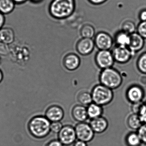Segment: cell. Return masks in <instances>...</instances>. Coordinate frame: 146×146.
Returning a JSON list of instances; mask_svg holds the SVG:
<instances>
[{
    "label": "cell",
    "mask_w": 146,
    "mask_h": 146,
    "mask_svg": "<svg viewBox=\"0 0 146 146\" xmlns=\"http://www.w3.org/2000/svg\"><path fill=\"white\" fill-rule=\"evenodd\" d=\"M75 8V0H52L49 7V12L53 18L64 19L73 14Z\"/></svg>",
    "instance_id": "1"
},
{
    "label": "cell",
    "mask_w": 146,
    "mask_h": 146,
    "mask_svg": "<svg viewBox=\"0 0 146 146\" xmlns=\"http://www.w3.org/2000/svg\"><path fill=\"white\" fill-rule=\"evenodd\" d=\"M50 121L46 117H35L29 122L28 129L32 135L37 139H43L50 131Z\"/></svg>",
    "instance_id": "2"
},
{
    "label": "cell",
    "mask_w": 146,
    "mask_h": 146,
    "mask_svg": "<svg viewBox=\"0 0 146 146\" xmlns=\"http://www.w3.org/2000/svg\"><path fill=\"white\" fill-rule=\"evenodd\" d=\"M100 80L101 84L111 90L119 87L122 82L120 73L111 67L102 70L100 75Z\"/></svg>",
    "instance_id": "3"
},
{
    "label": "cell",
    "mask_w": 146,
    "mask_h": 146,
    "mask_svg": "<svg viewBox=\"0 0 146 146\" xmlns=\"http://www.w3.org/2000/svg\"><path fill=\"white\" fill-rule=\"evenodd\" d=\"M93 102L100 106L107 105L113 98L112 90L100 84L94 87L92 91Z\"/></svg>",
    "instance_id": "4"
},
{
    "label": "cell",
    "mask_w": 146,
    "mask_h": 146,
    "mask_svg": "<svg viewBox=\"0 0 146 146\" xmlns=\"http://www.w3.org/2000/svg\"><path fill=\"white\" fill-rule=\"evenodd\" d=\"M74 128L76 138L79 140L89 143L94 139L95 133L90 124L86 123H80L76 125Z\"/></svg>",
    "instance_id": "5"
},
{
    "label": "cell",
    "mask_w": 146,
    "mask_h": 146,
    "mask_svg": "<svg viewBox=\"0 0 146 146\" xmlns=\"http://www.w3.org/2000/svg\"><path fill=\"white\" fill-rule=\"evenodd\" d=\"M95 61L97 66L102 69L111 67L115 61L110 50L99 51L95 55Z\"/></svg>",
    "instance_id": "6"
},
{
    "label": "cell",
    "mask_w": 146,
    "mask_h": 146,
    "mask_svg": "<svg viewBox=\"0 0 146 146\" xmlns=\"http://www.w3.org/2000/svg\"><path fill=\"white\" fill-rule=\"evenodd\" d=\"M94 41L95 46L99 50H110L114 43V39L111 35L104 31L97 33Z\"/></svg>",
    "instance_id": "7"
},
{
    "label": "cell",
    "mask_w": 146,
    "mask_h": 146,
    "mask_svg": "<svg viewBox=\"0 0 146 146\" xmlns=\"http://www.w3.org/2000/svg\"><path fill=\"white\" fill-rule=\"evenodd\" d=\"M76 133L75 128L71 126H63L58 133V139L64 146H70L76 141Z\"/></svg>",
    "instance_id": "8"
},
{
    "label": "cell",
    "mask_w": 146,
    "mask_h": 146,
    "mask_svg": "<svg viewBox=\"0 0 146 146\" xmlns=\"http://www.w3.org/2000/svg\"><path fill=\"white\" fill-rule=\"evenodd\" d=\"M111 52L115 61L120 63L128 62L134 55L128 47L126 46L116 45Z\"/></svg>",
    "instance_id": "9"
},
{
    "label": "cell",
    "mask_w": 146,
    "mask_h": 146,
    "mask_svg": "<svg viewBox=\"0 0 146 146\" xmlns=\"http://www.w3.org/2000/svg\"><path fill=\"white\" fill-rule=\"evenodd\" d=\"M95 46L94 41L92 39L82 38L76 43V49L80 55L86 56L92 52Z\"/></svg>",
    "instance_id": "10"
},
{
    "label": "cell",
    "mask_w": 146,
    "mask_h": 146,
    "mask_svg": "<svg viewBox=\"0 0 146 146\" xmlns=\"http://www.w3.org/2000/svg\"><path fill=\"white\" fill-rule=\"evenodd\" d=\"M145 43V39L138 33L135 32L130 35V43L128 48L135 55L143 49Z\"/></svg>",
    "instance_id": "11"
},
{
    "label": "cell",
    "mask_w": 146,
    "mask_h": 146,
    "mask_svg": "<svg viewBox=\"0 0 146 146\" xmlns=\"http://www.w3.org/2000/svg\"><path fill=\"white\" fill-rule=\"evenodd\" d=\"M45 115V117L51 122L60 121L64 117V112L61 107L53 105L48 108Z\"/></svg>",
    "instance_id": "12"
},
{
    "label": "cell",
    "mask_w": 146,
    "mask_h": 146,
    "mask_svg": "<svg viewBox=\"0 0 146 146\" xmlns=\"http://www.w3.org/2000/svg\"><path fill=\"white\" fill-rule=\"evenodd\" d=\"M80 64V59L76 54L69 53L65 56L63 59V64L66 69L73 71L77 69Z\"/></svg>",
    "instance_id": "13"
},
{
    "label": "cell",
    "mask_w": 146,
    "mask_h": 146,
    "mask_svg": "<svg viewBox=\"0 0 146 146\" xmlns=\"http://www.w3.org/2000/svg\"><path fill=\"white\" fill-rule=\"evenodd\" d=\"M89 124L94 133L98 134L104 133L108 127V121L102 116L92 119Z\"/></svg>",
    "instance_id": "14"
},
{
    "label": "cell",
    "mask_w": 146,
    "mask_h": 146,
    "mask_svg": "<svg viewBox=\"0 0 146 146\" xmlns=\"http://www.w3.org/2000/svg\"><path fill=\"white\" fill-rule=\"evenodd\" d=\"M127 94L128 99L133 104L141 102L144 97L143 90L138 86L131 87L128 90Z\"/></svg>",
    "instance_id": "15"
},
{
    "label": "cell",
    "mask_w": 146,
    "mask_h": 146,
    "mask_svg": "<svg viewBox=\"0 0 146 146\" xmlns=\"http://www.w3.org/2000/svg\"><path fill=\"white\" fill-rule=\"evenodd\" d=\"M73 118L80 123L84 122L88 118L87 108L82 105H77L73 108L72 111Z\"/></svg>",
    "instance_id": "16"
},
{
    "label": "cell",
    "mask_w": 146,
    "mask_h": 146,
    "mask_svg": "<svg viewBox=\"0 0 146 146\" xmlns=\"http://www.w3.org/2000/svg\"><path fill=\"white\" fill-rule=\"evenodd\" d=\"M15 39V33L12 28L4 27L0 29V42L10 44Z\"/></svg>",
    "instance_id": "17"
},
{
    "label": "cell",
    "mask_w": 146,
    "mask_h": 146,
    "mask_svg": "<svg viewBox=\"0 0 146 146\" xmlns=\"http://www.w3.org/2000/svg\"><path fill=\"white\" fill-rule=\"evenodd\" d=\"M130 40V35L121 30L115 33L114 41L117 46L128 47Z\"/></svg>",
    "instance_id": "18"
},
{
    "label": "cell",
    "mask_w": 146,
    "mask_h": 146,
    "mask_svg": "<svg viewBox=\"0 0 146 146\" xmlns=\"http://www.w3.org/2000/svg\"><path fill=\"white\" fill-rule=\"evenodd\" d=\"M87 110L88 117L91 119L101 117L103 112L102 106L94 103H92L88 106Z\"/></svg>",
    "instance_id": "19"
},
{
    "label": "cell",
    "mask_w": 146,
    "mask_h": 146,
    "mask_svg": "<svg viewBox=\"0 0 146 146\" xmlns=\"http://www.w3.org/2000/svg\"><path fill=\"white\" fill-rule=\"evenodd\" d=\"M15 5L13 0H0V13L3 14L10 13L14 9Z\"/></svg>",
    "instance_id": "20"
},
{
    "label": "cell",
    "mask_w": 146,
    "mask_h": 146,
    "mask_svg": "<svg viewBox=\"0 0 146 146\" xmlns=\"http://www.w3.org/2000/svg\"><path fill=\"white\" fill-rule=\"evenodd\" d=\"M95 33L94 27L90 24L83 25L80 30V34L82 38L92 39L94 37Z\"/></svg>",
    "instance_id": "21"
},
{
    "label": "cell",
    "mask_w": 146,
    "mask_h": 146,
    "mask_svg": "<svg viewBox=\"0 0 146 146\" xmlns=\"http://www.w3.org/2000/svg\"><path fill=\"white\" fill-rule=\"evenodd\" d=\"M142 123L139 116L137 114H134L131 115L128 120V126L132 129H139L142 126Z\"/></svg>",
    "instance_id": "22"
},
{
    "label": "cell",
    "mask_w": 146,
    "mask_h": 146,
    "mask_svg": "<svg viewBox=\"0 0 146 146\" xmlns=\"http://www.w3.org/2000/svg\"><path fill=\"white\" fill-rule=\"evenodd\" d=\"M141 142L138 133H131L126 138V143L128 146H140Z\"/></svg>",
    "instance_id": "23"
},
{
    "label": "cell",
    "mask_w": 146,
    "mask_h": 146,
    "mask_svg": "<svg viewBox=\"0 0 146 146\" xmlns=\"http://www.w3.org/2000/svg\"><path fill=\"white\" fill-rule=\"evenodd\" d=\"M137 27L134 22L130 20L125 21L122 24L121 30L126 33L131 35L135 32Z\"/></svg>",
    "instance_id": "24"
},
{
    "label": "cell",
    "mask_w": 146,
    "mask_h": 146,
    "mask_svg": "<svg viewBox=\"0 0 146 146\" xmlns=\"http://www.w3.org/2000/svg\"><path fill=\"white\" fill-rule=\"evenodd\" d=\"M78 100L82 105H89L92 103V94L87 92L81 93L78 96Z\"/></svg>",
    "instance_id": "25"
},
{
    "label": "cell",
    "mask_w": 146,
    "mask_h": 146,
    "mask_svg": "<svg viewBox=\"0 0 146 146\" xmlns=\"http://www.w3.org/2000/svg\"><path fill=\"white\" fill-rule=\"evenodd\" d=\"M137 64L139 71L143 74H146V52L142 53L139 57Z\"/></svg>",
    "instance_id": "26"
},
{
    "label": "cell",
    "mask_w": 146,
    "mask_h": 146,
    "mask_svg": "<svg viewBox=\"0 0 146 146\" xmlns=\"http://www.w3.org/2000/svg\"><path fill=\"white\" fill-rule=\"evenodd\" d=\"M138 33L144 39H146V21H141L137 27Z\"/></svg>",
    "instance_id": "27"
},
{
    "label": "cell",
    "mask_w": 146,
    "mask_h": 146,
    "mask_svg": "<svg viewBox=\"0 0 146 146\" xmlns=\"http://www.w3.org/2000/svg\"><path fill=\"white\" fill-rule=\"evenodd\" d=\"M138 134L141 142L146 145V123L142 124V126L138 129Z\"/></svg>",
    "instance_id": "28"
},
{
    "label": "cell",
    "mask_w": 146,
    "mask_h": 146,
    "mask_svg": "<svg viewBox=\"0 0 146 146\" xmlns=\"http://www.w3.org/2000/svg\"><path fill=\"white\" fill-rule=\"evenodd\" d=\"M62 127L63 126L60 122H53L50 124V131L55 133H59Z\"/></svg>",
    "instance_id": "29"
},
{
    "label": "cell",
    "mask_w": 146,
    "mask_h": 146,
    "mask_svg": "<svg viewBox=\"0 0 146 146\" xmlns=\"http://www.w3.org/2000/svg\"><path fill=\"white\" fill-rule=\"evenodd\" d=\"M9 52L8 45L0 42V55L2 56L7 55Z\"/></svg>",
    "instance_id": "30"
},
{
    "label": "cell",
    "mask_w": 146,
    "mask_h": 146,
    "mask_svg": "<svg viewBox=\"0 0 146 146\" xmlns=\"http://www.w3.org/2000/svg\"><path fill=\"white\" fill-rule=\"evenodd\" d=\"M138 115L142 122L146 123V103L143 104Z\"/></svg>",
    "instance_id": "31"
},
{
    "label": "cell",
    "mask_w": 146,
    "mask_h": 146,
    "mask_svg": "<svg viewBox=\"0 0 146 146\" xmlns=\"http://www.w3.org/2000/svg\"><path fill=\"white\" fill-rule=\"evenodd\" d=\"M143 104L144 103L141 102L133 104L132 110H133V111L134 114H137V115L139 114Z\"/></svg>",
    "instance_id": "32"
},
{
    "label": "cell",
    "mask_w": 146,
    "mask_h": 146,
    "mask_svg": "<svg viewBox=\"0 0 146 146\" xmlns=\"http://www.w3.org/2000/svg\"><path fill=\"white\" fill-rule=\"evenodd\" d=\"M63 144L59 139H54L50 141L46 146H63Z\"/></svg>",
    "instance_id": "33"
},
{
    "label": "cell",
    "mask_w": 146,
    "mask_h": 146,
    "mask_svg": "<svg viewBox=\"0 0 146 146\" xmlns=\"http://www.w3.org/2000/svg\"><path fill=\"white\" fill-rule=\"evenodd\" d=\"M139 18L141 21H146V9H142L140 12Z\"/></svg>",
    "instance_id": "34"
},
{
    "label": "cell",
    "mask_w": 146,
    "mask_h": 146,
    "mask_svg": "<svg viewBox=\"0 0 146 146\" xmlns=\"http://www.w3.org/2000/svg\"><path fill=\"white\" fill-rule=\"evenodd\" d=\"M91 4L94 5H100L104 4L108 0H88Z\"/></svg>",
    "instance_id": "35"
},
{
    "label": "cell",
    "mask_w": 146,
    "mask_h": 146,
    "mask_svg": "<svg viewBox=\"0 0 146 146\" xmlns=\"http://www.w3.org/2000/svg\"><path fill=\"white\" fill-rule=\"evenodd\" d=\"M139 83L143 86H146V74L141 75L139 79Z\"/></svg>",
    "instance_id": "36"
},
{
    "label": "cell",
    "mask_w": 146,
    "mask_h": 146,
    "mask_svg": "<svg viewBox=\"0 0 146 146\" xmlns=\"http://www.w3.org/2000/svg\"><path fill=\"white\" fill-rule=\"evenodd\" d=\"M73 146H88V143L78 140L73 145Z\"/></svg>",
    "instance_id": "37"
},
{
    "label": "cell",
    "mask_w": 146,
    "mask_h": 146,
    "mask_svg": "<svg viewBox=\"0 0 146 146\" xmlns=\"http://www.w3.org/2000/svg\"><path fill=\"white\" fill-rule=\"evenodd\" d=\"M5 22V17L3 14L0 13V29L2 28Z\"/></svg>",
    "instance_id": "38"
},
{
    "label": "cell",
    "mask_w": 146,
    "mask_h": 146,
    "mask_svg": "<svg viewBox=\"0 0 146 146\" xmlns=\"http://www.w3.org/2000/svg\"><path fill=\"white\" fill-rule=\"evenodd\" d=\"M27 0H13L15 3H18V4H21L25 2Z\"/></svg>",
    "instance_id": "39"
},
{
    "label": "cell",
    "mask_w": 146,
    "mask_h": 146,
    "mask_svg": "<svg viewBox=\"0 0 146 146\" xmlns=\"http://www.w3.org/2000/svg\"><path fill=\"white\" fill-rule=\"evenodd\" d=\"M30 1L33 3H37L41 2L43 0H30Z\"/></svg>",
    "instance_id": "40"
},
{
    "label": "cell",
    "mask_w": 146,
    "mask_h": 146,
    "mask_svg": "<svg viewBox=\"0 0 146 146\" xmlns=\"http://www.w3.org/2000/svg\"><path fill=\"white\" fill-rule=\"evenodd\" d=\"M3 78V75L2 72L0 70V83L2 80Z\"/></svg>",
    "instance_id": "41"
}]
</instances>
